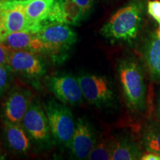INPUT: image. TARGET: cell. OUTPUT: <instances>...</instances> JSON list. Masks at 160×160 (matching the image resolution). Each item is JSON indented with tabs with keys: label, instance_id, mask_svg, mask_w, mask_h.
Masks as SVG:
<instances>
[{
	"label": "cell",
	"instance_id": "1",
	"mask_svg": "<svg viewBox=\"0 0 160 160\" xmlns=\"http://www.w3.org/2000/svg\"><path fill=\"white\" fill-rule=\"evenodd\" d=\"M147 5L148 0H130L110 17L100 33L112 43L132 44L142 27Z\"/></svg>",
	"mask_w": 160,
	"mask_h": 160
},
{
	"label": "cell",
	"instance_id": "2",
	"mask_svg": "<svg viewBox=\"0 0 160 160\" xmlns=\"http://www.w3.org/2000/svg\"><path fill=\"white\" fill-rule=\"evenodd\" d=\"M118 75L128 107L132 112H142L146 105V86L141 65L135 58L119 60Z\"/></svg>",
	"mask_w": 160,
	"mask_h": 160
},
{
	"label": "cell",
	"instance_id": "3",
	"mask_svg": "<svg viewBox=\"0 0 160 160\" xmlns=\"http://www.w3.org/2000/svg\"><path fill=\"white\" fill-rule=\"evenodd\" d=\"M45 46V53L53 59H63L77 41V34L68 25L57 22H44L37 32Z\"/></svg>",
	"mask_w": 160,
	"mask_h": 160
},
{
	"label": "cell",
	"instance_id": "4",
	"mask_svg": "<svg viewBox=\"0 0 160 160\" xmlns=\"http://www.w3.org/2000/svg\"><path fill=\"white\" fill-rule=\"evenodd\" d=\"M52 137L64 148H70L74 133L76 122L70 108L55 99H50L45 104Z\"/></svg>",
	"mask_w": 160,
	"mask_h": 160
},
{
	"label": "cell",
	"instance_id": "5",
	"mask_svg": "<svg viewBox=\"0 0 160 160\" xmlns=\"http://www.w3.org/2000/svg\"><path fill=\"white\" fill-rule=\"evenodd\" d=\"M42 26L27 17L20 0H0V42L15 32L37 33Z\"/></svg>",
	"mask_w": 160,
	"mask_h": 160
},
{
	"label": "cell",
	"instance_id": "6",
	"mask_svg": "<svg viewBox=\"0 0 160 160\" xmlns=\"http://www.w3.org/2000/svg\"><path fill=\"white\" fill-rule=\"evenodd\" d=\"M84 99L99 108L111 107L116 101V94L111 79L106 76L84 73L77 77Z\"/></svg>",
	"mask_w": 160,
	"mask_h": 160
},
{
	"label": "cell",
	"instance_id": "7",
	"mask_svg": "<svg viewBox=\"0 0 160 160\" xmlns=\"http://www.w3.org/2000/svg\"><path fill=\"white\" fill-rule=\"evenodd\" d=\"M22 125L29 138L38 145L48 148L51 145V130L48 120L44 110L37 100L32 99L24 117Z\"/></svg>",
	"mask_w": 160,
	"mask_h": 160
},
{
	"label": "cell",
	"instance_id": "8",
	"mask_svg": "<svg viewBox=\"0 0 160 160\" xmlns=\"http://www.w3.org/2000/svg\"><path fill=\"white\" fill-rule=\"evenodd\" d=\"M48 88L54 97L67 105L78 106L83 102V94L77 77L60 73L48 79Z\"/></svg>",
	"mask_w": 160,
	"mask_h": 160
},
{
	"label": "cell",
	"instance_id": "9",
	"mask_svg": "<svg viewBox=\"0 0 160 160\" xmlns=\"http://www.w3.org/2000/svg\"><path fill=\"white\" fill-rule=\"evenodd\" d=\"M7 66L29 79H39L46 73L45 64L37 53L25 50H10Z\"/></svg>",
	"mask_w": 160,
	"mask_h": 160
},
{
	"label": "cell",
	"instance_id": "10",
	"mask_svg": "<svg viewBox=\"0 0 160 160\" xmlns=\"http://www.w3.org/2000/svg\"><path fill=\"white\" fill-rule=\"evenodd\" d=\"M97 142V136L91 124L84 118L78 119L70 145L72 156L77 159H88Z\"/></svg>",
	"mask_w": 160,
	"mask_h": 160
},
{
	"label": "cell",
	"instance_id": "11",
	"mask_svg": "<svg viewBox=\"0 0 160 160\" xmlns=\"http://www.w3.org/2000/svg\"><path fill=\"white\" fill-rule=\"evenodd\" d=\"M32 101L31 93L23 88L13 90L4 106L5 120L15 124H22Z\"/></svg>",
	"mask_w": 160,
	"mask_h": 160
},
{
	"label": "cell",
	"instance_id": "12",
	"mask_svg": "<svg viewBox=\"0 0 160 160\" xmlns=\"http://www.w3.org/2000/svg\"><path fill=\"white\" fill-rule=\"evenodd\" d=\"M85 19L82 10L73 0H56L45 22L77 25Z\"/></svg>",
	"mask_w": 160,
	"mask_h": 160
},
{
	"label": "cell",
	"instance_id": "13",
	"mask_svg": "<svg viewBox=\"0 0 160 160\" xmlns=\"http://www.w3.org/2000/svg\"><path fill=\"white\" fill-rule=\"evenodd\" d=\"M143 57L151 80L160 82V37L157 30L152 32L145 40Z\"/></svg>",
	"mask_w": 160,
	"mask_h": 160
},
{
	"label": "cell",
	"instance_id": "14",
	"mask_svg": "<svg viewBox=\"0 0 160 160\" xmlns=\"http://www.w3.org/2000/svg\"><path fill=\"white\" fill-rule=\"evenodd\" d=\"M9 50H25L38 53L44 52L45 46L37 33L19 31L9 34L2 42Z\"/></svg>",
	"mask_w": 160,
	"mask_h": 160
},
{
	"label": "cell",
	"instance_id": "15",
	"mask_svg": "<svg viewBox=\"0 0 160 160\" xmlns=\"http://www.w3.org/2000/svg\"><path fill=\"white\" fill-rule=\"evenodd\" d=\"M4 135L6 142L12 151L19 153H26L31 148V140L22 124L12 123L5 120Z\"/></svg>",
	"mask_w": 160,
	"mask_h": 160
},
{
	"label": "cell",
	"instance_id": "16",
	"mask_svg": "<svg viewBox=\"0 0 160 160\" xmlns=\"http://www.w3.org/2000/svg\"><path fill=\"white\" fill-rule=\"evenodd\" d=\"M143 152L129 137H120L112 139V160L141 159Z\"/></svg>",
	"mask_w": 160,
	"mask_h": 160
},
{
	"label": "cell",
	"instance_id": "17",
	"mask_svg": "<svg viewBox=\"0 0 160 160\" xmlns=\"http://www.w3.org/2000/svg\"><path fill=\"white\" fill-rule=\"evenodd\" d=\"M27 17L32 22L43 24L47 21L56 0H20Z\"/></svg>",
	"mask_w": 160,
	"mask_h": 160
},
{
	"label": "cell",
	"instance_id": "18",
	"mask_svg": "<svg viewBox=\"0 0 160 160\" xmlns=\"http://www.w3.org/2000/svg\"><path fill=\"white\" fill-rule=\"evenodd\" d=\"M142 143L146 151L160 155V124L148 120L142 130Z\"/></svg>",
	"mask_w": 160,
	"mask_h": 160
},
{
	"label": "cell",
	"instance_id": "19",
	"mask_svg": "<svg viewBox=\"0 0 160 160\" xmlns=\"http://www.w3.org/2000/svg\"><path fill=\"white\" fill-rule=\"evenodd\" d=\"M112 155V139H100L97 141L88 157L90 160H109Z\"/></svg>",
	"mask_w": 160,
	"mask_h": 160
},
{
	"label": "cell",
	"instance_id": "20",
	"mask_svg": "<svg viewBox=\"0 0 160 160\" xmlns=\"http://www.w3.org/2000/svg\"><path fill=\"white\" fill-rule=\"evenodd\" d=\"M147 12L158 24L157 31L158 35L160 37V1L152 0L148 2Z\"/></svg>",
	"mask_w": 160,
	"mask_h": 160
},
{
	"label": "cell",
	"instance_id": "21",
	"mask_svg": "<svg viewBox=\"0 0 160 160\" xmlns=\"http://www.w3.org/2000/svg\"><path fill=\"white\" fill-rule=\"evenodd\" d=\"M10 71L11 70L7 65H0V95L8 88L10 83Z\"/></svg>",
	"mask_w": 160,
	"mask_h": 160
},
{
	"label": "cell",
	"instance_id": "22",
	"mask_svg": "<svg viewBox=\"0 0 160 160\" xmlns=\"http://www.w3.org/2000/svg\"><path fill=\"white\" fill-rule=\"evenodd\" d=\"M73 1L82 10L85 18H87V16L91 13L96 2V0H73Z\"/></svg>",
	"mask_w": 160,
	"mask_h": 160
},
{
	"label": "cell",
	"instance_id": "23",
	"mask_svg": "<svg viewBox=\"0 0 160 160\" xmlns=\"http://www.w3.org/2000/svg\"><path fill=\"white\" fill-rule=\"evenodd\" d=\"M10 50L0 42V65H7Z\"/></svg>",
	"mask_w": 160,
	"mask_h": 160
},
{
	"label": "cell",
	"instance_id": "24",
	"mask_svg": "<svg viewBox=\"0 0 160 160\" xmlns=\"http://www.w3.org/2000/svg\"><path fill=\"white\" fill-rule=\"evenodd\" d=\"M141 159L142 160H160V155L157 153L148 152V153L143 154Z\"/></svg>",
	"mask_w": 160,
	"mask_h": 160
},
{
	"label": "cell",
	"instance_id": "25",
	"mask_svg": "<svg viewBox=\"0 0 160 160\" xmlns=\"http://www.w3.org/2000/svg\"><path fill=\"white\" fill-rule=\"evenodd\" d=\"M157 117L160 122V93L159 96V99H158V105H157Z\"/></svg>",
	"mask_w": 160,
	"mask_h": 160
},
{
	"label": "cell",
	"instance_id": "26",
	"mask_svg": "<svg viewBox=\"0 0 160 160\" xmlns=\"http://www.w3.org/2000/svg\"><path fill=\"white\" fill-rule=\"evenodd\" d=\"M5 159V157H4V156L2 154L1 151H0V159Z\"/></svg>",
	"mask_w": 160,
	"mask_h": 160
}]
</instances>
